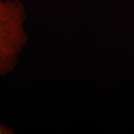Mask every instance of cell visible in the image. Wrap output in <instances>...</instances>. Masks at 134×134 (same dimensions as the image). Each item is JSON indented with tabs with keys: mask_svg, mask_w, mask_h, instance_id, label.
Wrapping results in <instances>:
<instances>
[{
	"mask_svg": "<svg viewBox=\"0 0 134 134\" xmlns=\"http://www.w3.org/2000/svg\"><path fill=\"white\" fill-rule=\"evenodd\" d=\"M14 130L10 127L0 122V134H13Z\"/></svg>",
	"mask_w": 134,
	"mask_h": 134,
	"instance_id": "2",
	"label": "cell"
},
{
	"mask_svg": "<svg viewBox=\"0 0 134 134\" xmlns=\"http://www.w3.org/2000/svg\"><path fill=\"white\" fill-rule=\"evenodd\" d=\"M27 14L20 0H0V77L18 66L29 41Z\"/></svg>",
	"mask_w": 134,
	"mask_h": 134,
	"instance_id": "1",
	"label": "cell"
}]
</instances>
